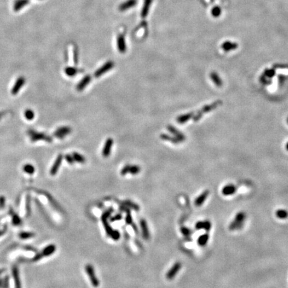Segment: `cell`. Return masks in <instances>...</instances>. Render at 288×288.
Listing matches in <instances>:
<instances>
[{
  "label": "cell",
  "mask_w": 288,
  "mask_h": 288,
  "mask_svg": "<svg viewBox=\"0 0 288 288\" xmlns=\"http://www.w3.org/2000/svg\"><path fill=\"white\" fill-rule=\"evenodd\" d=\"M245 218H246V214L244 212H240L236 214L234 219L229 224V230H236V229H241Z\"/></svg>",
  "instance_id": "6da1fadb"
},
{
  "label": "cell",
  "mask_w": 288,
  "mask_h": 288,
  "mask_svg": "<svg viewBox=\"0 0 288 288\" xmlns=\"http://www.w3.org/2000/svg\"><path fill=\"white\" fill-rule=\"evenodd\" d=\"M56 250V246L54 244H50L49 245H47V247L45 248L41 253L37 254L34 257L33 260L35 261H37L38 260H41V258H43L44 257H48L50 255H52L53 254L55 253V251Z\"/></svg>",
  "instance_id": "7a4b0ae2"
},
{
  "label": "cell",
  "mask_w": 288,
  "mask_h": 288,
  "mask_svg": "<svg viewBox=\"0 0 288 288\" xmlns=\"http://www.w3.org/2000/svg\"><path fill=\"white\" fill-rule=\"evenodd\" d=\"M85 270L92 286L94 287H98L99 285V281L95 273L93 267L91 264H87L85 267Z\"/></svg>",
  "instance_id": "3957f363"
},
{
  "label": "cell",
  "mask_w": 288,
  "mask_h": 288,
  "mask_svg": "<svg viewBox=\"0 0 288 288\" xmlns=\"http://www.w3.org/2000/svg\"><path fill=\"white\" fill-rule=\"evenodd\" d=\"M28 134L32 141L44 140L46 141L51 142V141H52V140H51V138L50 136H48V135L44 134V133H39L34 130H30L29 131Z\"/></svg>",
  "instance_id": "277c9868"
},
{
  "label": "cell",
  "mask_w": 288,
  "mask_h": 288,
  "mask_svg": "<svg viewBox=\"0 0 288 288\" xmlns=\"http://www.w3.org/2000/svg\"><path fill=\"white\" fill-rule=\"evenodd\" d=\"M140 167L136 166V165H134V166L126 165V166H125L121 169V176H125V175L128 173H130L131 175H136L140 172Z\"/></svg>",
  "instance_id": "5b68a950"
},
{
  "label": "cell",
  "mask_w": 288,
  "mask_h": 288,
  "mask_svg": "<svg viewBox=\"0 0 288 288\" xmlns=\"http://www.w3.org/2000/svg\"><path fill=\"white\" fill-rule=\"evenodd\" d=\"M114 67V63L113 61H108L106 62L103 66H102L101 67L96 71V72L94 73V77H99L100 76H103L105 73L109 72V71L112 69L113 67Z\"/></svg>",
  "instance_id": "8992f818"
},
{
  "label": "cell",
  "mask_w": 288,
  "mask_h": 288,
  "mask_svg": "<svg viewBox=\"0 0 288 288\" xmlns=\"http://www.w3.org/2000/svg\"><path fill=\"white\" fill-rule=\"evenodd\" d=\"M181 267H182V264H181L180 262L177 261L176 263H175L173 265V266L170 268L166 273L167 279L168 280H173L174 277L176 276L177 273H178V271L180 270Z\"/></svg>",
  "instance_id": "52a82bcc"
},
{
  "label": "cell",
  "mask_w": 288,
  "mask_h": 288,
  "mask_svg": "<svg viewBox=\"0 0 288 288\" xmlns=\"http://www.w3.org/2000/svg\"><path fill=\"white\" fill-rule=\"evenodd\" d=\"M71 131H72V129L69 127H67V126H63V127H61L57 128L56 131L54 132V136L59 138V139H63L66 136H67V135H69Z\"/></svg>",
  "instance_id": "ba28073f"
},
{
  "label": "cell",
  "mask_w": 288,
  "mask_h": 288,
  "mask_svg": "<svg viewBox=\"0 0 288 288\" xmlns=\"http://www.w3.org/2000/svg\"><path fill=\"white\" fill-rule=\"evenodd\" d=\"M219 102H215V103H212V105L205 106L204 108H203L199 112L198 115H197L196 116V117L194 118V121H198L199 119L202 118V115L204 114L205 113L208 112H209V111H211L212 109H214V108H215V106L218 105L219 104Z\"/></svg>",
  "instance_id": "9c48e42d"
},
{
  "label": "cell",
  "mask_w": 288,
  "mask_h": 288,
  "mask_svg": "<svg viewBox=\"0 0 288 288\" xmlns=\"http://www.w3.org/2000/svg\"><path fill=\"white\" fill-rule=\"evenodd\" d=\"M113 144H114V140H113V139L112 138H108V140L105 141L102 151V155L104 157H108L109 156L110 153H111Z\"/></svg>",
  "instance_id": "30bf717a"
},
{
  "label": "cell",
  "mask_w": 288,
  "mask_h": 288,
  "mask_svg": "<svg viewBox=\"0 0 288 288\" xmlns=\"http://www.w3.org/2000/svg\"><path fill=\"white\" fill-rule=\"evenodd\" d=\"M62 160L63 156L61 154H60L59 156L57 157L56 161H55L54 163L53 164V166L50 170V174L51 176H55V175L57 173L58 170L60 169L61 162H62Z\"/></svg>",
  "instance_id": "8fae6325"
},
{
  "label": "cell",
  "mask_w": 288,
  "mask_h": 288,
  "mask_svg": "<svg viewBox=\"0 0 288 288\" xmlns=\"http://www.w3.org/2000/svg\"><path fill=\"white\" fill-rule=\"evenodd\" d=\"M25 82V79L24 77H20L16 81L15 83L14 84V86L13 87L11 90V93L13 95H15L19 92V90L24 86V83Z\"/></svg>",
  "instance_id": "7c38bea8"
},
{
  "label": "cell",
  "mask_w": 288,
  "mask_h": 288,
  "mask_svg": "<svg viewBox=\"0 0 288 288\" xmlns=\"http://www.w3.org/2000/svg\"><path fill=\"white\" fill-rule=\"evenodd\" d=\"M29 4L30 0H15L14 4V10L15 12H18Z\"/></svg>",
  "instance_id": "4fadbf2b"
},
{
  "label": "cell",
  "mask_w": 288,
  "mask_h": 288,
  "mask_svg": "<svg viewBox=\"0 0 288 288\" xmlns=\"http://www.w3.org/2000/svg\"><path fill=\"white\" fill-rule=\"evenodd\" d=\"M236 190H237V187L235 186L233 184H228L223 187L222 192L224 196H231L236 192Z\"/></svg>",
  "instance_id": "5bb4252c"
},
{
  "label": "cell",
  "mask_w": 288,
  "mask_h": 288,
  "mask_svg": "<svg viewBox=\"0 0 288 288\" xmlns=\"http://www.w3.org/2000/svg\"><path fill=\"white\" fill-rule=\"evenodd\" d=\"M92 77L89 75H87L83 78L80 81L77 86V89L79 92H82V90L85 88V87L88 85L89 83L91 82Z\"/></svg>",
  "instance_id": "9a60e30c"
},
{
  "label": "cell",
  "mask_w": 288,
  "mask_h": 288,
  "mask_svg": "<svg viewBox=\"0 0 288 288\" xmlns=\"http://www.w3.org/2000/svg\"><path fill=\"white\" fill-rule=\"evenodd\" d=\"M12 275L13 277H14L15 288H21V283L20 278H19V271L16 266H14L12 267Z\"/></svg>",
  "instance_id": "2e32d148"
},
{
  "label": "cell",
  "mask_w": 288,
  "mask_h": 288,
  "mask_svg": "<svg viewBox=\"0 0 288 288\" xmlns=\"http://www.w3.org/2000/svg\"><path fill=\"white\" fill-rule=\"evenodd\" d=\"M167 129L169 130L170 132H171V134H173L175 136H176V138L180 141V142L185 140V138H186L185 135H184L182 134V133H181L180 131H179L178 130H177V129H176L174 127H173V126L169 125L167 127Z\"/></svg>",
  "instance_id": "e0dca14e"
},
{
  "label": "cell",
  "mask_w": 288,
  "mask_h": 288,
  "mask_svg": "<svg viewBox=\"0 0 288 288\" xmlns=\"http://www.w3.org/2000/svg\"><path fill=\"white\" fill-rule=\"evenodd\" d=\"M140 226L144 238L145 239H148L150 238V232H149L147 222L144 219H141L140 220Z\"/></svg>",
  "instance_id": "ac0fdd59"
},
{
  "label": "cell",
  "mask_w": 288,
  "mask_h": 288,
  "mask_svg": "<svg viewBox=\"0 0 288 288\" xmlns=\"http://www.w3.org/2000/svg\"><path fill=\"white\" fill-rule=\"evenodd\" d=\"M209 192L208 190H205L203 192L201 195H199L198 197H197L195 200V205L196 206H200L202 205L204 202L205 201V199H207V197L209 196Z\"/></svg>",
  "instance_id": "d6986e66"
},
{
  "label": "cell",
  "mask_w": 288,
  "mask_h": 288,
  "mask_svg": "<svg viewBox=\"0 0 288 288\" xmlns=\"http://www.w3.org/2000/svg\"><path fill=\"white\" fill-rule=\"evenodd\" d=\"M120 209L122 210V211H124L126 213V216H125V223L128 225H131L133 223V220H132V217L131 214V212L129 210V208H128V207H126L125 205L124 207H120Z\"/></svg>",
  "instance_id": "ffe728a7"
},
{
  "label": "cell",
  "mask_w": 288,
  "mask_h": 288,
  "mask_svg": "<svg viewBox=\"0 0 288 288\" xmlns=\"http://www.w3.org/2000/svg\"><path fill=\"white\" fill-rule=\"evenodd\" d=\"M79 72H83V70H80L76 68V67H67L65 69V73H66V74L67 76H70V77L75 76L77 73H79Z\"/></svg>",
  "instance_id": "44dd1931"
},
{
  "label": "cell",
  "mask_w": 288,
  "mask_h": 288,
  "mask_svg": "<svg viewBox=\"0 0 288 288\" xmlns=\"http://www.w3.org/2000/svg\"><path fill=\"white\" fill-rule=\"evenodd\" d=\"M193 114V113H189V114H186L182 115H180L179 117L177 118V121L179 124H184V123L189 121V119L192 118Z\"/></svg>",
  "instance_id": "7402d4cb"
},
{
  "label": "cell",
  "mask_w": 288,
  "mask_h": 288,
  "mask_svg": "<svg viewBox=\"0 0 288 288\" xmlns=\"http://www.w3.org/2000/svg\"><path fill=\"white\" fill-rule=\"evenodd\" d=\"M210 77H211V79L217 86L221 87L222 86V79H220L218 73L215 72H212L211 74H210Z\"/></svg>",
  "instance_id": "603a6c76"
},
{
  "label": "cell",
  "mask_w": 288,
  "mask_h": 288,
  "mask_svg": "<svg viewBox=\"0 0 288 288\" xmlns=\"http://www.w3.org/2000/svg\"><path fill=\"white\" fill-rule=\"evenodd\" d=\"M209 239V235L208 234H205L202 235L200 237L197 239V243L199 245L201 246H204V245L207 244Z\"/></svg>",
  "instance_id": "cb8c5ba5"
},
{
  "label": "cell",
  "mask_w": 288,
  "mask_h": 288,
  "mask_svg": "<svg viewBox=\"0 0 288 288\" xmlns=\"http://www.w3.org/2000/svg\"><path fill=\"white\" fill-rule=\"evenodd\" d=\"M276 215L281 219H286L288 218V212L286 209H278L276 212Z\"/></svg>",
  "instance_id": "d4e9b609"
},
{
  "label": "cell",
  "mask_w": 288,
  "mask_h": 288,
  "mask_svg": "<svg viewBox=\"0 0 288 288\" xmlns=\"http://www.w3.org/2000/svg\"><path fill=\"white\" fill-rule=\"evenodd\" d=\"M72 156L73 157L74 161H76V162H77V163H83L86 162L85 157H84L83 156H82V155L78 154V153L74 152V153H73V154H72Z\"/></svg>",
  "instance_id": "484cf974"
},
{
  "label": "cell",
  "mask_w": 288,
  "mask_h": 288,
  "mask_svg": "<svg viewBox=\"0 0 288 288\" xmlns=\"http://www.w3.org/2000/svg\"><path fill=\"white\" fill-rule=\"evenodd\" d=\"M161 138L163 140L169 141L172 142V143H173V144H177L180 142V141L177 140L176 138L171 137V136H170L169 135H167V134H165L161 135Z\"/></svg>",
  "instance_id": "4316f807"
},
{
  "label": "cell",
  "mask_w": 288,
  "mask_h": 288,
  "mask_svg": "<svg viewBox=\"0 0 288 288\" xmlns=\"http://www.w3.org/2000/svg\"><path fill=\"white\" fill-rule=\"evenodd\" d=\"M124 205L129 208H131L135 210V211H139V210H140V206L137 205L136 203H133L131 201H125L124 202Z\"/></svg>",
  "instance_id": "83f0119b"
},
{
  "label": "cell",
  "mask_w": 288,
  "mask_h": 288,
  "mask_svg": "<svg viewBox=\"0 0 288 288\" xmlns=\"http://www.w3.org/2000/svg\"><path fill=\"white\" fill-rule=\"evenodd\" d=\"M118 49L119 51L121 52H124L125 51V41L124 38L122 37H120L118 40Z\"/></svg>",
  "instance_id": "f1b7e54d"
},
{
  "label": "cell",
  "mask_w": 288,
  "mask_h": 288,
  "mask_svg": "<svg viewBox=\"0 0 288 288\" xmlns=\"http://www.w3.org/2000/svg\"><path fill=\"white\" fill-rule=\"evenodd\" d=\"M102 222H103V226H104V228H105L106 233L108 234V235H109L110 234H111V233L113 231V228L111 227V225L109 224V223L108 222V219H107V220H102Z\"/></svg>",
  "instance_id": "f546056e"
},
{
  "label": "cell",
  "mask_w": 288,
  "mask_h": 288,
  "mask_svg": "<svg viewBox=\"0 0 288 288\" xmlns=\"http://www.w3.org/2000/svg\"><path fill=\"white\" fill-rule=\"evenodd\" d=\"M24 170L25 173L28 174H33L35 171V168L31 164H26L24 167Z\"/></svg>",
  "instance_id": "4dcf8cb0"
},
{
  "label": "cell",
  "mask_w": 288,
  "mask_h": 288,
  "mask_svg": "<svg viewBox=\"0 0 288 288\" xmlns=\"http://www.w3.org/2000/svg\"><path fill=\"white\" fill-rule=\"evenodd\" d=\"M25 117L28 120H32L34 118V112L31 109H27L25 112Z\"/></svg>",
  "instance_id": "1f68e13d"
},
{
  "label": "cell",
  "mask_w": 288,
  "mask_h": 288,
  "mask_svg": "<svg viewBox=\"0 0 288 288\" xmlns=\"http://www.w3.org/2000/svg\"><path fill=\"white\" fill-rule=\"evenodd\" d=\"M35 234H33V233L31 232H22L19 234V238L25 239H28V238H31L32 237H34Z\"/></svg>",
  "instance_id": "d6a6232c"
},
{
  "label": "cell",
  "mask_w": 288,
  "mask_h": 288,
  "mask_svg": "<svg viewBox=\"0 0 288 288\" xmlns=\"http://www.w3.org/2000/svg\"><path fill=\"white\" fill-rule=\"evenodd\" d=\"M113 212H114V209L110 208L108 210H107L106 212L103 213L102 215V217H101L102 221V220H107V219H108L110 217V215H111V214H112Z\"/></svg>",
  "instance_id": "836d02e7"
},
{
  "label": "cell",
  "mask_w": 288,
  "mask_h": 288,
  "mask_svg": "<svg viewBox=\"0 0 288 288\" xmlns=\"http://www.w3.org/2000/svg\"><path fill=\"white\" fill-rule=\"evenodd\" d=\"M109 236L114 239V240L117 241L119 238H120V233H119V231L118 230H114V229H113V231L111 233V234L109 235Z\"/></svg>",
  "instance_id": "e575fe53"
},
{
  "label": "cell",
  "mask_w": 288,
  "mask_h": 288,
  "mask_svg": "<svg viewBox=\"0 0 288 288\" xmlns=\"http://www.w3.org/2000/svg\"><path fill=\"white\" fill-rule=\"evenodd\" d=\"M12 219H13L12 222H13V224H14V225H19L21 224V220L20 218H19V217L18 215H16V214L13 215Z\"/></svg>",
  "instance_id": "d590c367"
},
{
  "label": "cell",
  "mask_w": 288,
  "mask_h": 288,
  "mask_svg": "<svg viewBox=\"0 0 288 288\" xmlns=\"http://www.w3.org/2000/svg\"><path fill=\"white\" fill-rule=\"evenodd\" d=\"M212 228V224L211 222L208 220H206V221L203 222V229H205L206 231H209L210 230V229Z\"/></svg>",
  "instance_id": "8d00e7d4"
},
{
  "label": "cell",
  "mask_w": 288,
  "mask_h": 288,
  "mask_svg": "<svg viewBox=\"0 0 288 288\" xmlns=\"http://www.w3.org/2000/svg\"><path fill=\"white\" fill-rule=\"evenodd\" d=\"M181 231H182V234L185 236H189L191 234V233H192L189 229L185 227L181 228Z\"/></svg>",
  "instance_id": "74e56055"
},
{
  "label": "cell",
  "mask_w": 288,
  "mask_h": 288,
  "mask_svg": "<svg viewBox=\"0 0 288 288\" xmlns=\"http://www.w3.org/2000/svg\"><path fill=\"white\" fill-rule=\"evenodd\" d=\"M121 219H122V215L121 214H117L112 217V218H110V222H114L116 221H119V220H121Z\"/></svg>",
  "instance_id": "f35d334b"
},
{
  "label": "cell",
  "mask_w": 288,
  "mask_h": 288,
  "mask_svg": "<svg viewBox=\"0 0 288 288\" xmlns=\"http://www.w3.org/2000/svg\"><path fill=\"white\" fill-rule=\"evenodd\" d=\"M65 158H66V160L67 161V162L70 163V164H73L74 163V160L72 156H71L70 154H67L66 156H65Z\"/></svg>",
  "instance_id": "ab89813d"
},
{
  "label": "cell",
  "mask_w": 288,
  "mask_h": 288,
  "mask_svg": "<svg viewBox=\"0 0 288 288\" xmlns=\"http://www.w3.org/2000/svg\"><path fill=\"white\" fill-rule=\"evenodd\" d=\"M275 72L273 70H267L265 72V76L267 77H271L274 76Z\"/></svg>",
  "instance_id": "60d3db41"
},
{
  "label": "cell",
  "mask_w": 288,
  "mask_h": 288,
  "mask_svg": "<svg viewBox=\"0 0 288 288\" xmlns=\"http://www.w3.org/2000/svg\"><path fill=\"white\" fill-rule=\"evenodd\" d=\"M196 228L197 229H203V222H198L196 224Z\"/></svg>",
  "instance_id": "b9f144b4"
},
{
  "label": "cell",
  "mask_w": 288,
  "mask_h": 288,
  "mask_svg": "<svg viewBox=\"0 0 288 288\" xmlns=\"http://www.w3.org/2000/svg\"><path fill=\"white\" fill-rule=\"evenodd\" d=\"M5 198L4 196H1L0 197V208H4L5 205Z\"/></svg>",
  "instance_id": "7bdbcfd3"
},
{
  "label": "cell",
  "mask_w": 288,
  "mask_h": 288,
  "mask_svg": "<svg viewBox=\"0 0 288 288\" xmlns=\"http://www.w3.org/2000/svg\"><path fill=\"white\" fill-rule=\"evenodd\" d=\"M30 198H29V197H28V199H27V206H26V210H27V212L28 213H30Z\"/></svg>",
  "instance_id": "ee69618b"
},
{
  "label": "cell",
  "mask_w": 288,
  "mask_h": 288,
  "mask_svg": "<svg viewBox=\"0 0 288 288\" xmlns=\"http://www.w3.org/2000/svg\"><path fill=\"white\" fill-rule=\"evenodd\" d=\"M131 225H132V228H133V229H134V230L135 231V233H138V229H137L136 225H135L134 223H133V224H131Z\"/></svg>",
  "instance_id": "f6af8a7d"
},
{
  "label": "cell",
  "mask_w": 288,
  "mask_h": 288,
  "mask_svg": "<svg viewBox=\"0 0 288 288\" xmlns=\"http://www.w3.org/2000/svg\"><path fill=\"white\" fill-rule=\"evenodd\" d=\"M286 150L288 151V142H287V144H286Z\"/></svg>",
  "instance_id": "bcb514c9"
},
{
  "label": "cell",
  "mask_w": 288,
  "mask_h": 288,
  "mask_svg": "<svg viewBox=\"0 0 288 288\" xmlns=\"http://www.w3.org/2000/svg\"><path fill=\"white\" fill-rule=\"evenodd\" d=\"M1 234H2V233H1V231H0V235H1Z\"/></svg>",
  "instance_id": "7dc6e473"
},
{
  "label": "cell",
  "mask_w": 288,
  "mask_h": 288,
  "mask_svg": "<svg viewBox=\"0 0 288 288\" xmlns=\"http://www.w3.org/2000/svg\"><path fill=\"white\" fill-rule=\"evenodd\" d=\"M287 123H288V118H287Z\"/></svg>",
  "instance_id": "c3c4849f"
}]
</instances>
